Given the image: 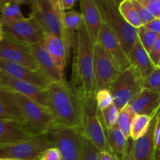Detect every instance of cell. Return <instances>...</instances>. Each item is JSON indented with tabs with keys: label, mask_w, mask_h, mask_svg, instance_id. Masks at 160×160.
Masks as SVG:
<instances>
[{
	"label": "cell",
	"mask_w": 160,
	"mask_h": 160,
	"mask_svg": "<svg viewBox=\"0 0 160 160\" xmlns=\"http://www.w3.org/2000/svg\"><path fill=\"white\" fill-rule=\"evenodd\" d=\"M46 108L57 126L72 128L83 134L78 98L70 83L51 82L45 88Z\"/></svg>",
	"instance_id": "6da1fadb"
},
{
	"label": "cell",
	"mask_w": 160,
	"mask_h": 160,
	"mask_svg": "<svg viewBox=\"0 0 160 160\" xmlns=\"http://www.w3.org/2000/svg\"><path fill=\"white\" fill-rule=\"evenodd\" d=\"M73 90L78 98L81 112L84 137L90 141L98 152L112 155L107 141V128L103 122L101 111L97 107L95 93L84 94L75 88Z\"/></svg>",
	"instance_id": "7a4b0ae2"
},
{
	"label": "cell",
	"mask_w": 160,
	"mask_h": 160,
	"mask_svg": "<svg viewBox=\"0 0 160 160\" xmlns=\"http://www.w3.org/2000/svg\"><path fill=\"white\" fill-rule=\"evenodd\" d=\"M71 84L84 94L95 93L93 77V46L83 23L77 31Z\"/></svg>",
	"instance_id": "3957f363"
},
{
	"label": "cell",
	"mask_w": 160,
	"mask_h": 160,
	"mask_svg": "<svg viewBox=\"0 0 160 160\" xmlns=\"http://www.w3.org/2000/svg\"><path fill=\"white\" fill-rule=\"evenodd\" d=\"M120 2L117 0H95L102 20L115 34L128 55L133 45L138 40L137 29L131 26L120 13L118 9Z\"/></svg>",
	"instance_id": "277c9868"
},
{
	"label": "cell",
	"mask_w": 160,
	"mask_h": 160,
	"mask_svg": "<svg viewBox=\"0 0 160 160\" xmlns=\"http://www.w3.org/2000/svg\"><path fill=\"white\" fill-rule=\"evenodd\" d=\"M23 117V123L34 135H48L57 125L48 109L36 102L13 93Z\"/></svg>",
	"instance_id": "5b68a950"
},
{
	"label": "cell",
	"mask_w": 160,
	"mask_h": 160,
	"mask_svg": "<svg viewBox=\"0 0 160 160\" xmlns=\"http://www.w3.org/2000/svg\"><path fill=\"white\" fill-rule=\"evenodd\" d=\"M54 147L48 135H38L25 141L8 145H0V159L14 160H38L47 148Z\"/></svg>",
	"instance_id": "8992f818"
},
{
	"label": "cell",
	"mask_w": 160,
	"mask_h": 160,
	"mask_svg": "<svg viewBox=\"0 0 160 160\" xmlns=\"http://www.w3.org/2000/svg\"><path fill=\"white\" fill-rule=\"evenodd\" d=\"M142 81L143 80L131 67L120 72L112 81L109 90L112 95L113 104L119 111L129 104L143 90Z\"/></svg>",
	"instance_id": "52a82bcc"
},
{
	"label": "cell",
	"mask_w": 160,
	"mask_h": 160,
	"mask_svg": "<svg viewBox=\"0 0 160 160\" xmlns=\"http://www.w3.org/2000/svg\"><path fill=\"white\" fill-rule=\"evenodd\" d=\"M49 134L62 160H83L82 133L72 128L57 126Z\"/></svg>",
	"instance_id": "ba28073f"
},
{
	"label": "cell",
	"mask_w": 160,
	"mask_h": 160,
	"mask_svg": "<svg viewBox=\"0 0 160 160\" xmlns=\"http://www.w3.org/2000/svg\"><path fill=\"white\" fill-rule=\"evenodd\" d=\"M120 70L106 50L96 43L93 46V77L95 92L109 89L120 73Z\"/></svg>",
	"instance_id": "9c48e42d"
},
{
	"label": "cell",
	"mask_w": 160,
	"mask_h": 160,
	"mask_svg": "<svg viewBox=\"0 0 160 160\" xmlns=\"http://www.w3.org/2000/svg\"><path fill=\"white\" fill-rule=\"evenodd\" d=\"M23 3L30 5L31 13L29 17L37 23L44 34L59 37L64 43L63 34L51 0L23 1Z\"/></svg>",
	"instance_id": "30bf717a"
},
{
	"label": "cell",
	"mask_w": 160,
	"mask_h": 160,
	"mask_svg": "<svg viewBox=\"0 0 160 160\" xmlns=\"http://www.w3.org/2000/svg\"><path fill=\"white\" fill-rule=\"evenodd\" d=\"M5 38L23 45H31L42 43L45 34L31 17L14 23L1 25Z\"/></svg>",
	"instance_id": "8fae6325"
},
{
	"label": "cell",
	"mask_w": 160,
	"mask_h": 160,
	"mask_svg": "<svg viewBox=\"0 0 160 160\" xmlns=\"http://www.w3.org/2000/svg\"><path fill=\"white\" fill-rule=\"evenodd\" d=\"M0 59L27 67L30 70H39L31 46L17 43L7 38L0 42Z\"/></svg>",
	"instance_id": "7c38bea8"
},
{
	"label": "cell",
	"mask_w": 160,
	"mask_h": 160,
	"mask_svg": "<svg viewBox=\"0 0 160 160\" xmlns=\"http://www.w3.org/2000/svg\"><path fill=\"white\" fill-rule=\"evenodd\" d=\"M159 111L152 119L148 131L138 139L131 142L125 160H159V154L156 153L154 145V130L156 118Z\"/></svg>",
	"instance_id": "4fadbf2b"
},
{
	"label": "cell",
	"mask_w": 160,
	"mask_h": 160,
	"mask_svg": "<svg viewBox=\"0 0 160 160\" xmlns=\"http://www.w3.org/2000/svg\"><path fill=\"white\" fill-rule=\"evenodd\" d=\"M97 43L106 50L120 71H123L131 67L128 53L124 51L115 34L103 22Z\"/></svg>",
	"instance_id": "5bb4252c"
},
{
	"label": "cell",
	"mask_w": 160,
	"mask_h": 160,
	"mask_svg": "<svg viewBox=\"0 0 160 160\" xmlns=\"http://www.w3.org/2000/svg\"><path fill=\"white\" fill-rule=\"evenodd\" d=\"M0 88L27 97L46 108L45 88L19 81L0 70Z\"/></svg>",
	"instance_id": "9a60e30c"
},
{
	"label": "cell",
	"mask_w": 160,
	"mask_h": 160,
	"mask_svg": "<svg viewBox=\"0 0 160 160\" xmlns=\"http://www.w3.org/2000/svg\"><path fill=\"white\" fill-rule=\"evenodd\" d=\"M0 70L15 79L42 88H45L51 83L39 70H30L27 67L3 59H0Z\"/></svg>",
	"instance_id": "2e32d148"
},
{
	"label": "cell",
	"mask_w": 160,
	"mask_h": 160,
	"mask_svg": "<svg viewBox=\"0 0 160 160\" xmlns=\"http://www.w3.org/2000/svg\"><path fill=\"white\" fill-rule=\"evenodd\" d=\"M79 2L84 24L92 44L95 45L102 24L99 9L95 0H81Z\"/></svg>",
	"instance_id": "e0dca14e"
},
{
	"label": "cell",
	"mask_w": 160,
	"mask_h": 160,
	"mask_svg": "<svg viewBox=\"0 0 160 160\" xmlns=\"http://www.w3.org/2000/svg\"><path fill=\"white\" fill-rule=\"evenodd\" d=\"M43 45L57 68L59 75L64 79V72L70 54L67 51L63 42L55 35L45 34Z\"/></svg>",
	"instance_id": "ac0fdd59"
},
{
	"label": "cell",
	"mask_w": 160,
	"mask_h": 160,
	"mask_svg": "<svg viewBox=\"0 0 160 160\" xmlns=\"http://www.w3.org/2000/svg\"><path fill=\"white\" fill-rule=\"evenodd\" d=\"M34 136L21 122L0 120V145L28 140Z\"/></svg>",
	"instance_id": "d6986e66"
},
{
	"label": "cell",
	"mask_w": 160,
	"mask_h": 160,
	"mask_svg": "<svg viewBox=\"0 0 160 160\" xmlns=\"http://www.w3.org/2000/svg\"><path fill=\"white\" fill-rule=\"evenodd\" d=\"M159 93L143 89L130 102L128 106L136 115H146L152 117L159 111Z\"/></svg>",
	"instance_id": "ffe728a7"
},
{
	"label": "cell",
	"mask_w": 160,
	"mask_h": 160,
	"mask_svg": "<svg viewBox=\"0 0 160 160\" xmlns=\"http://www.w3.org/2000/svg\"><path fill=\"white\" fill-rule=\"evenodd\" d=\"M31 49L39 71L42 72L51 82L63 80V78H61L59 75L54 62H52L49 55L45 50L43 42L31 45Z\"/></svg>",
	"instance_id": "44dd1931"
},
{
	"label": "cell",
	"mask_w": 160,
	"mask_h": 160,
	"mask_svg": "<svg viewBox=\"0 0 160 160\" xmlns=\"http://www.w3.org/2000/svg\"><path fill=\"white\" fill-rule=\"evenodd\" d=\"M128 58L131 67L142 80L155 69L148 57V52L144 49L138 40L128 53Z\"/></svg>",
	"instance_id": "7402d4cb"
},
{
	"label": "cell",
	"mask_w": 160,
	"mask_h": 160,
	"mask_svg": "<svg viewBox=\"0 0 160 160\" xmlns=\"http://www.w3.org/2000/svg\"><path fill=\"white\" fill-rule=\"evenodd\" d=\"M0 120H17L23 123L21 112L13 92L2 88H0Z\"/></svg>",
	"instance_id": "603a6c76"
},
{
	"label": "cell",
	"mask_w": 160,
	"mask_h": 160,
	"mask_svg": "<svg viewBox=\"0 0 160 160\" xmlns=\"http://www.w3.org/2000/svg\"><path fill=\"white\" fill-rule=\"evenodd\" d=\"M107 141L112 155L119 160H125L128 152V139L125 138L117 125L107 130Z\"/></svg>",
	"instance_id": "cb8c5ba5"
},
{
	"label": "cell",
	"mask_w": 160,
	"mask_h": 160,
	"mask_svg": "<svg viewBox=\"0 0 160 160\" xmlns=\"http://www.w3.org/2000/svg\"><path fill=\"white\" fill-rule=\"evenodd\" d=\"M23 1L2 0L0 9V26L24 20L26 17L21 12Z\"/></svg>",
	"instance_id": "d4e9b609"
},
{
	"label": "cell",
	"mask_w": 160,
	"mask_h": 160,
	"mask_svg": "<svg viewBox=\"0 0 160 160\" xmlns=\"http://www.w3.org/2000/svg\"><path fill=\"white\" fill-rule=\"evenodd\" d=\"M118 9L120 13L131 26L138 29L143 26L137 10L132 3V0H123L119 2Z\"/></svg>",
	"instance_id": "484cf974"
},
{
	"label": "cell",
	"mask_w": 160,
	"mask_h": 160,
	"mask_svg": "<svg viewBox=\"0 0 160 160\" xmlns=\"http://www.w3.org/2000/svg\"><path fill=\"white\" fill-rule=\"evenodd\" d=\"M152 117L146 115H136L131 123L130 138L135 141L144 135L149 128Z\"/></svg>",
	"instance_id": "4316f807"
},
{
	"label": "cell",
	"mask_w": 160,
	"mask_h": 160,
	"mask_svg": "<svg viewBox=\"0 0 160 160\" xmlns=\"http://www.w3.org/2000/svg\"><path fill=\"white\" fill-rule=\"evenodd\" d=\"M135 116L136 114L128 105L119 112L117 125L127 139L130 138L131 123Z\"/></svg>",
	"instance_id": "83f0119b"
},
{
	"label": "cell",
	"mask_w": 160,
	"mask_h": 160,
	"mask_svg": "<svg viewBox=\"0 0 160 160\" xmlns=\"http://www.w3.org/2000/svg\"><path fill=\"white\" fill-rule=\"evenodd\" d=\"M63 22L66 28L70 34L71 32L78 31L84 23L81 13L75 10L64 12Z\"/></svg>",
	"instance_id": "f1b7e54d"
},
{
	"label": "cell",
	"mask_w": 160,
	"mask_h": 160,
	"mask_svg": "<svg viewBox=\"0 0 160 160\" xmlns=\"http://www.w3.org/2000/svg\"><path fill=\"white\" fill-rule=\"evenodd\" d=\"M137 34L139 42H140L141 45H142L144 49L147 52H148L150 51L152 47L153 46L154 43L156 42V39L160 36V34H156V33H153L148 31L143 26L138 28Z\"/></svg>",
	"instance_id": "f546056e"
},
{
	"label": "cell",
	"mask_w": 160,
	"mask_h": 160,
	"mask_svg": "<svg viewBox=\"0 0 160 160\" xmlns=\"http://www.w3.org/2000/svg\"><path fill=\"white\" fill-rule=\"evenodd\" d=\"M160 68H155L148 76L144 78L143 89L160 94Z\"/></svg>",
	"instance_id": "4dcf8cb0"
},
{
	"label": "cell",
	"mask_w": 160,
	"mask_h": 160,
	"mask_svg": "<svg viewBox=\"0 0 160 160\" xmlns=\"http://www.w3.org/2000/svg\"><path fill=\"white\" fill-rule=\"evenodd\" d=\"M119 112L120 111L118 110L117 106L113 103L108 108L105 109L104 110L101 111L103 122H104L105 126L107 128V130L110 129L117 125Z\"/></svg>",
	"instance_id": "1f68e13d"
},
{
	"label": "cell",
	"mask_w": 160,
	"mask_h": 160,
	"mask_svg": "<svg viewBox=\"0 0 160 160\" xmlns=\"http://www.w3.org/2000/svg\"><path fill=\"white\" fill-rule=\"evenodd\" d=\"M95 98L99 111L104 110L113 103L112 95L109 89H101L95 92Z\"/></svg>",
	"instance_id": "d6a6232c"
},
{
	"label": "cell",
	"mask_w": 160,
	"mask_h": 160,
	"mask_svg": "<svg viewBox=\"0 0 160 160\" xmlns=\"http://www.w3.org/2000/svg\"><path fill=\"white\" fill-rule=\"evenodd\" d=\"M98 150L86 138H83V160H96Z\"/></svg>",
	"instance_id": "836d02e7"
},
{
	"label": "cell",
	"mask_w": 160,
	"mask_h": 160,
	"mask_svg": "<svg viewBox=\"0 0 160 160\" xmlns=\"http://www.w3.org/2000/svg\"><path fill=\"white\" fill-rule=\"evenodd\" d=\"M139 2L146 8L154 18L160 19V1L159 0H138Z\"/></svg>",
	"instance_id": "e575fe53"
},
{
	"label": "cell",
	"mask_w": 160,
	"mask_h": 160,
	"mask_svg": "<svg viewBox=\"0 0 160 160\" xmlns=\"http://www.w3.org/2000/svg\"><path fill=\"white\" fill-rule=\"evenodd\" d=\"M148 55L155 68H160V36L156 39Z\"/></svg>",
	"instance_id": "d590c367"
},
{
	"label": "cell",
	"mask_w": 160,
	"mask_h": 160,
	"mask_svg": "<svg viewBox=\"0 0 160 160\" xmlns=\"http://www.w3.org/2000/svg\"><path fill=\"white\" fill-rule=\"evenodd\" d=\"M132 3L133 5H134V8L136 9V10H137L138 14L139 17H140L143 25L148 23V22H150L151 20H152L153 19H155L154 17L151 15V13L147 10L146 8L144 7V6L139 2L138 0H132Z\"/></svg>",
	"instance_id": "8d00e7d4"
},
{
	"label": "cell",
	"mask_w": 160,
	"mask_h": 160,
	"mask_svg": "<svg viewBox=\"0 0 160 160\" xmlns=\"http://www.w3.org/2000/svg\"><path fill=\"white\" fill-rule=\"evenodd\" d=\"M38 160H62V158L57 148L52 147L42 152Z\"/></svg>",
	"instance_id": "74e56055"
},
{
	"label": "cell",
	"mask_w": 160,
	"mask_h": 160,
	"mask_svg": "<svg viewBox=\"0 0 160 160\" xmlns=\"http://www.w3.org/2000/svg\"><path fill=\"white\" fill-rule=\"evenodd\" d=\"M154 145H155V149H156V153H159V148H160V117H159V113L158 114L157 118H156V125H155Z\"/></svg>",
	"instance_id": "f35d334b"
},
{
	"label": "cell",
	"mask_w": 160,
	"mask_h": 160,
	"mask_svg": "<svg viewBox=\"0 0 160 160\" xmlns=\"http://www.w3.org/2000/svg\"><path fill=\"white\" fill-rule=\"evenodd\" d=\"M143 27L151 32L160 34V19H153L150 22L144 24Z\"/></svg>",
	"instance_id": "ab89813d"
},
{
	"label": "cell",
	"mask_w": 160,
	"mask_h": 160,
	"mask_svg": "<svg viewBox=\"0 0 160 160\" xmlns=\"http://www.w3.org/2000/svg\"><path fill=\"white\" fill-rule=\"evenodd\" d=\"M61 8L64 12H66L68 9H72L77 3L76 0H59Z\"/></svg>",
	"instance_id": "60d3db41"
},
{
	"label": "cell",
	"mask_w": 160,
	"mask_h": 160,
	"mask_svg": "<svg viewBox=\"0 0 160 160\" xmlns=\"http://www.w3.org/2000/svg\"><path fill=\"white\" fill-rule=\"evenodd\" d=\"M96 160H119L117 157L107 152H98L96 156Z\"/></svg>",
	"instance_id": "b9f144b4"
},
{
	"label": "cell",
	"mask_w": 160,
	"mask_h": 160,
	"mask_svg": "<svg viewBox=\"0 0 160 160\" xmlns=\"http://www.w3.org/2000/svg\"><path fill=\"white\" fill-rule=\"evenodd\" d=\"M4 38V35H3V32H2V30L1 26H0V42L2 41V39Z\"/></svg>",
	"instance_id": "7bdbcfd3"
},
{
	"label": "cell",
	"mask_w": 160,
	"mask_h": 160,
	"mask_svg": "<svg viewBox=\"0 0 160 160\" xmlns=\"http://www.w3.org/2000/svg\"><path fill=\"white\" fill-rule=\"evenodd\" d=\"M0 160H14V159H0Z\"/></svg>",
	"instance_id": "ee69618b"
},
{
	"label": "cell",
	"mask_w": 160,
	"mask_h": 160,
	"mask_svg": "<svg viewBox=\"0 0 160 160\" xmlns=\"http://www.w3.org/2000/svg\"><path fill=\"white\" fill-rule=\"evenodd\" d=\"M1 1L2 0H0V9H1Z\"/></svg>",
	"instance_id": "f6af8a7d"
}]
</instances>
